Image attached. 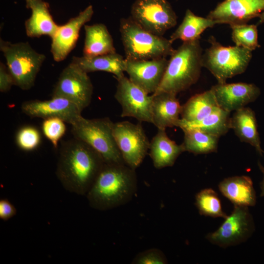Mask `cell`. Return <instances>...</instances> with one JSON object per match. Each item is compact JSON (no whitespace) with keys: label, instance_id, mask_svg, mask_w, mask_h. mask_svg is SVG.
Segmentation results:
<instances>
[{"label":"cell","instance_id":"1","mask_svg":"<svg viewBox=\"0 0 264 264\" xmlns=\"http://www.w3.org/2000/svg\"><path fill=\"white\" fill-rule=\"evenodd\" d=\"M104 164L103 158L94 149L74 137L61 143L56 176L66 190L86 196Z\"/></svg>","mask_w":264,"mask_h":264},{"label":"cell","instance_id":"2","mask_svg":"<svg viewBox=\"0 0 264 264\" xmlns=\"http://www.w3.org/2000/svg\"><path fill=\"white\" fill-rule=\"evenodd\" d=\"M137 190L135 170L125 163H105L86 196L90 206L106 211L129 202Z\"/></svg>","mask_w":264,"mask_h":264},{"label":"cell","instance_id":"3","mask_svg":"<svg viewBox=\"0 0 264 264\" xmlns=\"http://www.w3.org/2000/svg\"><path fill=\"white\" fill-rule=\"evenodd\" d=\"M202 54L199 40L183 42L170 55L161 84L152 95L177 94L196 83L202 67Z\"/></svg>","mask_w":264,"mask_h":264},{"label":"cell","instance_id":"4","mask_svg":"<svg viewBox=\"0 0 264 264\" xmlns=\"http://www.w3.org/2000/svg\"><path fill=\"white\" fill-rule=\"evenodd\" d=\"M119 30L126 59L147 60L166 58L175 50L169 39L146 30L130 17L121 19Z\"/></svg>","mask_w":264,"mask_h":264},{"label":"cell","instance_id":"5","mask_svg":"<svg viewBox=\"0 0 264 264\" xmlns=\"http://www.w3.org/2000/svg\"><path fill=\"white\" fill-rule=\"evenodd\" d=\"M210 46L202 54V67L207 68L215 77L218 83L243 73L252 58V51L243 47L224 46L211 36Z\"/></svg>","mask_w":264,"mask_h":264},{"label":"cell","instance_id":"6","mask_svg":"<svg viewBox=\"0 0 264 264\" xmlns=\"http://www.w3.org/2000/svg\"><path fill=\"white\" fill-rule=\"evenodd\" d=\"M113 123L108 117L81 116L71 125V132L98 153L105 163H125L113 137Z\"/></svg>","mask_w":264,"mask_h":264},{"label":"cell","instance_id":"7","mask_svg":"<svg viewBox=\"0 0 264 264\" xmlns=\"http://www.w3.org/2000/svg\"><path fill=\"white\" fill-rule=\"evenodd\" d=\"M0 49L15 85L23 90L33 87L45 56L36 52L28 42L13 44L0 39Z\"/></svg>","mask_w":264,"mask_h":264},{"label":"cell","instance_id":"8","mask_svg":"<svg viewBox=\"0 0 264 264\" xmlns=\"http://www.w3.org/2000/svg\"><path fill=\"white\" fill-rule=\"evenodd\" d=\"M130 17L143 29L159 36L177 23L176 15L167 0H136Z\"/></svg>","mask_w":264,"mask_h":264},{"label":"cell","instance_id":"9","mask_svg":"<svg viewBox=\"0 0 264 264\" xmlns=\"http://www.w3.org/2000/svg\"><path fill=\"white\" fill-rule=\"evenodd\" d=\"M112 132L124 162L135 170L143 161L150 144L141 125L129 121L114 123Z\"/></svg>","mask_w":264,"mask_h":264},{"label":"cell","instance_id":"10","mask_svg":"<svg viewBox=\"0 0 264 264\" xmlns=\"http://www.w3.org/2000/svg\"><path fill=\"white\" fill-rule=\"evenodd\" d=\"M93 90L88 73L70 62L61 73L52 97L66 98L83 111L91 102Z\"/></svg>","mask_w":264,"mask_h":264},{"label":"cell","instance_id":"11","mask_svg":"<svg viewBox=\"0 0 264 264\" xmlns=\"http://www.w3.org/2000/svg\"><path fill=\"white\" fill-rule=\"evenodd\" d=\"M114 97L122 108L121 116L132 117L152 123L153 96L133 84L124 75L116 78Z\"/></svg>","mask_w":264,"mask_h":264},{"label":"cell","instance_id":"12","mask_svg":"<svg viewBox=\"0 0 264 264\" xmlns=\"http://www.w3.org/2000/svg\"><path fill=\"white\" fill-rule=\"evenodd\" d=\"M216 231L210 233L206 239L221 247L236 245L245 242L254 231V224L248 207L234 206L229 216Z\"/></svg>","mask_w":264,"mask_h":264},{"label":"cell","instance_id":"13","mask_svg":"<svg viewBox=\"0 0 264 264\" xmlns=\"http://www.w3.org/2000/svg\"><path fill=\"white\" fill-rule=\"evenodd\" d=\"M23 113L31 117H58L71 125L82 116V110L74 103L61 97L46 100H32L23 102Z\"/></svg>","mask_w":264,"mask_h":264},{"label":"cell","instance_id":"14","mask_svg":"<svg viewBox=\"0 0 264 264\" xmlns=\"http://www.w3.org/2000/svg\"><path fill=\"white\" fill-rule=\"evenodd\" d=\"M264 11V0H224L207 17L218 24H241L259 17Z\"/></svg>","mask_w":264,"mask_h":264},{"label":"cell","instance_id":"15","mask_svg":"<svg viewBox=\"0 0 264 264\" xmlns=\"http://www.w3.org/2000/svg\"><path fill=\"white\" fill-rule=\"evenodd\" d=\"M125 72L130 80L148 94H153L158 88L168 63L166 57L147 60L125 59Z\"/></svg>","mask_w":264,"mask_h":264},{"label":"cell","instance_id":"16","mask_svg":"<svg viewBox=\"0 0 264 264\" xmlns=\"http://www.w3.org/2000/svg\"><path fill=\"white\" fill-rule=\"evenodd\" d=\"M92 5L87 6L65 24L59 25L51 38V52L56 62L65 60L75 47L81 28L92 18Z\"/></svg>","mask_w":264,"mask_h":264},{"label":"cell","instance_id":"17","mask_svg":"<svg viewBox=\"0 0 264 264\" xmlns=\"http://www.w3.org/2000/svg\"><path fill=\"white\" fill-rule=\"evenodd\" d=\"M210 89L218 106L229 112L245 107L261 93L260 88L255 84L242 82L218 83Z\"/></svg>","mask_w":264,"mask_h":264},{"label":"cell","instance_id":"18","mask_svg":"<svg viewBox=\"0 0 264 264\" xmlns=\"http://www.w3.org/2000/svg\"><path fill=\"white\" fill-rule=\"evenodd\" d=\"M24 0L26 7L31 11V16L24 23L26 35L30 38L46 35L51 39L59 25L53 20L48 3L43 0Z\"/></svg>","mask_w":264,"mask_h":264},{"label":"cell","instance_id":"19","mask_svg":"<svg viewBox=\"0 0 264 264\" xmlns=\"http://www.w3.org/2000/svg\"><path fill=\"white\" fill-rule=\"evenodd\" d=\"M152 95V124L160 129L177 127L182 106L176 94L164 92Z\"/></svg>","mask_w":264,"mask_h":264},{"label":"cell","instance_id":"20","mask_svg":"<svg viewBox=\"0 0 264 264\" xmlns=\"http://www.w3.org/2000/svg\"><path fill=\"white\" fill-rule=\"evenodd\" d=\"M183 145H178L167 135L166 129H158L151 140L149 154L156 169L173 166L180 154L184 152Z\"/></svg>","mask_w":264,"mask_h":264},{"label":"cell","instance_id":"21","mask_svg":"<svg viewBox=\"0 0 264 264\" xmlns=\"http://www.w3.org/2000/svg\"><path fill=\"white\" fill-rule=\"evenodd\" d=\"M218 186L221 193L234 206H253L256 203L253 182L248 176L226 178L220 182Z\"/></svg>","mask_w":264,"mask_h":264},{"label":"cell","instance_id":"22","mask_svg":"<svg viewBox=\"0 0 264 264\" xmlns=\"http://www.w3.org/2000/svg\"><path fill=\"white\" fill-rule=\"evenodd\" d=\"M231 129L242 142L249 144L263 155L257 120L254 111L250 108L243 107L235 111L230 121Z\"/></svg>","mask_w":264,"mask_h":264},{"label":"cell","instance_id":"23","mask_svg":"<svg viewBox=\"0 0 264 264\" xmlns=\"http://www.w3.org/2000/svg\"><path fill=\"white\" fill-rule=\"evenodd\" d=\"M71 63L87 73L102 71L114 74L116 78L124 75L125 58L116 52L93 56H74Z\"/></svg>","mask_w":264,"mask_h":264},{"label":"cell","instance_id":"24","mask_svg":"<svg viewBox=\"0 0 264 264\" xmlns=\"http://www.w3.org/2000/svg\"><path fill=\"white\" fill-rule=\"evenodd\" d=\"M84 26L83 55L93 56L116 52L112 36L104 24H85Z\"/></svg>","mask_w":264,"mask_h":264},{"label":"cell","instance_id":"25","mask_svg":"<svg viewBox=\"0 0 264 264\" xmlns=\"http://www.w3.org/2000/svg\"><path fill=\"white\" fill-rule=\"evenodd\" d=\"M219 107L215 96L210 89L192 96L182 105L180 120L193 123L202 119Z\"/></svg>","mask_w":264,"mask_h":264},{"label":"cell","instance_id":"26","mask_svg":"<svg viewBox=\"0 0 264 264\" xmlns=\"http://www.w3.org/2000/svg\"><path fill=\"white\" fill-rule=\"evenodd\" d=\"M217 24L216 21L207 17L198 16L190 9H187L183 21L169 40L172 43L177 40L183 42L199 40L204 30Z\"/></svg>","mask_w":264,"mask_h":264},{"label":"cell","instance_id":"27","mask_svg":"<svg viewBox=\"0 0 264 264\" xmlns=\"http://www.w3.org/2000/svg\"><path fill=\"white\" fill-rule=\"evenodd\" d=\"M230 113V112L219 107L208 116L196 122H184L180 119L177 127L181 129H198L220 138L226 134L231 129Z\"/></svg>","mask_w":264,"mask_h":264},{"label":"cell","instance_id":"28","mask_svg":"<svg viewBox=\"0 0 264 264\" xmlns=\"http://www.w3.org/2000/svg\"><path fill=\"white\" fill-rule=\"evenodd\" d=\"M181 130L184 132L182 145L185 152L198 154L217 151L219 137L196 129L184 128Z\"/></svg>","mask_w":264,"mask_h":264},{"label":"cell","instance_id":"29","mask_svg":"<svg viewBox=\"0 0 264 264\" xmlns=\"http://www.w3.org/2000/svg\"><path fill=\"white\" fill-rule=\"evenodd\" d=\"M195 205L201 215L225 219L227 215L223 211L217 193L211 188L203 189L195 197Z\"/></svg>","mask_w":264,"mask_h":264},{"label":"cell","instance_id":"30","mask_svg":"<svg viewBox=\"0 0 264 264\" xmlns=\"http://www.w3.org/2000/svg\"><path fill=\"white\" fill-rule=\"evenodd\" d=\"M230 26L232 29V39L235 45L251 51L260 46L257 25L245 23Z\"/></svg>","mask_w":264,"mask_h":264},{"label":"cell","instance_id":"31","mask_svg":"<svg viewBox=\"0 0 264 264\" xmlns=\"http://www.w3.org/2000/svg\"><path fill=\"white\" fill-rule=\"evenodd\" d=\"M65 122L58 117L44 119L42 123V131L45 136L57 148L58 142L65 134Z\"/></svg>","mask_w":264,"mask_h":264},{"label":"cell","instance_id":"32","mask_svg":"<svg viewBox=\"0 0 264 264\" xmlns=\"http://www.w3.org/2000/svg\"><path fill=\"white\" fill-rule=\"evenodd\" d=\"M18 147L25 151L34 150L41 142L40 132L36 128L27 126L21 128L17 132L16 137Z\"/></svg>","mask_w":264,"mask_h":264},{"label":"cell","instance_id":"33","mask_svg":"<svg viewBox=\"0 0 264 264\" xmlns=\"http://www.w3.org/2000/svg\"><path fill=\"white\" fill-rule=\"evenodd\" d=\"M167 260L162 251L157 248H151L142 251L135 257L132 264H165Z\"/></svg>","mask_w":264,"mask_h":264},{"label":"cell","instance_id":"34","mask_svg":"<svg viewBox=\"0 0 264 264\" xmlns=\"http://www.w3.org/2000/svg\"><path fill=\"white\" fill-rule=\"evenodd\" d=\"M15 85L13 78L6 65L0 63V91L1 92L8 91L12 86Z\"/></svg>","mask_w":264,"mask_h":264},{"label":"cell","instance_id":"35","mask_svg":"<svg viewBox=\"0 0 264 264\" xmlns=\"http://www.w3.org/2000/svg\"><path fill=\"white\" fill-rule=\"evenodd\" d=\"M16 207L6 198L0 200V219L6 221L13 218L17 214Z\"/></svg>","mask_w":264,"mask_h":264},{"label":"cell","instance_id":"36","mask_svg":"<svg viewBox=\"0 0 264 264\" xmlns=\"http://www.w3.org/2000/svg\"><path fill=\"white\" fill-rule=\"evenodd\" d=\"M258 166L259 167L260 170L264 174L263 179L260 184L261 189V193L260 194V196L264 197V167L263 165H262V164H261L260 162H258Z\"/></svg>","mask_w":264,"mask_h":264},{"label":"cell","instance_id":"37","mask_svg":"<svg viewBox=\"0 0 264 264\" xmlns=\"http://www.w3.org/2000/svg\"><path fill=\"white\" fill-rule=\"evenodd\" d=\"M260 20L259 21V24H262L264 23V11L259 17Z\"/></svg>","mask_w":264,"mask_h":264}]
</instances>
